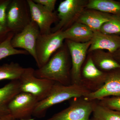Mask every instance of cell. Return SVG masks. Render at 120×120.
<instances>
[{
	"label": "cell",
	"instance_id": "6da1fadb",
	"mask_svg": "<svg viewBox=\"0 0 120 120\" xmlns=\"http://www.w3.org/2000/svg\"><path fill=\"white\" fill-rule=\"evenodd\" d=\"M71 61L65 42L43 67L34 70L35 76L65 86L71 84Z\"/></svg>",
	"mask_w": 120,
	"mask_h": 120
},
{
	"label": "cell",
	"instance_id": "7a4b0ae2",
	"mask_svg": "<svg viewBox=\"0 0 120 120\" xmlns=\"http://www.w3.org/2000/svg\"><path fill=\"white\" fill-rule=\"evenodd\" d=\"M90 92L80 84L65 86L55 82L48 96L38 102L33 116L37 118H43L48 109L53 106L71 99L85 97Z\"/></svg>",
	"mask_w": 120,
	"mask_h": 120
},
{
	"label": "cell",
	"instance_id": "3957f363",
	"mask_svg": "<svg viewBox=\"0 0 120 120\" xmlns=\"http://www.w3.org/2000/svg\"><path fill=\"white\" fill-rule=\"evenodd\" d=\"M87 0H65L60 3L57 13L58 21L52 32L64 31L77 22L86 9Z\"/></svg>",
	"mask_w": 120,
	"mask_h": 120
},
{
	"label": "cell",
	"instance_id": "277c9868",
	"mask_svg": "<svg viewBox=\"0 0 120 120\" xmlns=\"http://www.w3.org/2000/svg\"><path fill=\"white\" fill-rule=\"evenodd\" d=\"M64 41L62 31L39 35L35 49L36 62L38 68L47 63L54 54L63 45Z\"/></svg>",
	"mask_w": 120,
	"mask_h": 120
},
{
	"label": "cell",
	"instance_id": "5b68a950",
	"mask_svg": "<svg viewBox=\"0 0 120 120\" xmlns=\"http://www.w3.org/2000/svg\"><path fill=\"white\" fill-rule=\"evenodd\" d=\"M31 21L27 0H11L6 14V26L11 32L15 34L19 33Z\"/></svg>",
	"mask_w": 120,
	"mask_h": 120
},
{
	"label": "cell",
	"instance_id": "8992f818",
	"mask_svg": "<svg viewBox=\"0 0 120 120\" xmlns=\"http://www.w3.org/2000/svg\"><path fill=\"white\" fill-rule=\"evenodd\" d=\"M33 68H25L19 80L21 92L32 95L39 101L43 100L49 94L55 82L35 76Z\"/></svg>",
	"mask_w": 120,
	"mask_h": 120
},
{
	"label": "cell",
	"instance_id": "52a82bcc",
	"mask_svg": "<svg viewBox=\"0 0 120 120\" xmlns=\"http://www.w3.org/2000/svg\"><path fill=\"white\" fill-rule=\"evenodd\" d=\"M95 101H89L83 97L75 98L68 107L47 120H90Z\"/></svg>",
	"mask_w": 120,
	"mask_h": 120
},
{
	"label": "cell",
	"instance_id": "ba28073f",
	"mask_svg": "<svg viewBox=\"0 0 120 120\" xmlns=\"http://www.w3.org/2000/svg\"><path fill=\"white\" fill-rule=\"evenodd\" d=\"M40 34L38 26L31 20L21 32L14 34L11 41V44L15 49L20 48L28 52L36 62V43Z\"/></svg>",
	"mask_w": 120,
	"mask_h": 120
},
{
	"label": "cell",
	"instance_id": "9c48e42d",
	"mask_svg": "<svg viewBox=\"0 0 120 120\" xmlns=\"http://www.w3.org/2000/svg\"><path fill=\"white\" fill-rule=\"evenodd\" d=\"M65 42L68 49L71 61V84H80L81 69L87 56L91 41L79 43L66 39Z\"/></svg>",
	"mask_w": 120,
	"mask_h": 120
},
{
	"label": "cell",
	"instance_id": "30bf717a",
	"mask_svg": "<svg viewBox=\"0 0 120 120\" xmlns=\"http://www.w3.org/2000/svg\"><path fill=\"white\" fill-rule=\"evenodd\" d=\"M38 101L32 95L20 92L14 97L9 104V114L18 120L31 118Z\"/></svg>",
	"mask_w": 120,
	"mask_h": 120
},
{
	"label": "cell",
	"instance_id": "8fae6325",
	"mask_svg": "<svg viewBox=\"0 0 120 120\" xmlns=\"http://www.w3.org/2000/svg\"><path fill=\"white\" fill-rule=\"evenodd\" d=\"M106 75L95 66L88 53L81 69L80 84L90 92H95L105 83Z\"/></svg>",
	"mask_w": 120,
	"mask_h": 120
},
{
	"label": "cell",
	"instance_id": "7c38bea8",
	"mask_svg": "<svg viewBox=\"0 0 120 120\" xmlns=\"http://www.w3.org/2000/svg\"><path fill=\"white\" fill-rule=\"evenodd\" d=\"M30 8L31 20L38 26L40 34L51 33L53 24L58 22L57 13L50 11L41 5L36 4L33 0H27Z\"/></svg>",
	"mask_w": 120,
	"mask_h": 120
},
{
	"label": "cell",
	"instance_id": "4fadbf2b",
	"mask_svg": "<svg viewBox=\"0 0 120 120\" xmlns=\"http://www.w3.org/2000/svg\"><path fill=\"white\" fill-rule=\"evenodd\" d=\"M106 78L103 86L99 90L90 92L84 97L89 101H96L112 96L120 97V68L106 72Z\"/></svg>",
	"mask_w": 120,
	"mask_h": 120
},
{
	"label": "cell",
	"instance_id": "5bb4252c",
	"mask_svg": "<svg viewBox=\"0 0 120 120\" xmlns=\"http://www.w3.org/2000/svg\"><path fill=\"white\" fill-rule=\"evenodd\" d=\"M120 48V35L105 34L98 31L94 32L88 53L97 50H106L112 53Z\"/></svg>",
	"mask_w": 120,
	"mask_h": 120
},
{
	"label": "cell",
	"instance_id": "9a60e30c",
	"mask_svg": "<svg viewBox=\"0 0 120 120\" xmlns=\"http://www.w3.org/2000/svg\"><path fill=\"white\" fill-rule=\"evenodd\" d=\"M112 15L94 10L86 9L77 22L83 24L93 32L99 31L102 25L111 19Z\"/></svg>",
	"mask_w": 120,
	"mask_h": 120
},
{
	"label": "cell",
	"instance_id": "2e32d148",
	"mask_svg": "<svg viewBox=\"0 0 120 120\" xmlns=\"http://www.w3.org/2000/svg\"><path fill=\"white\" fill-rule=\"evenodd\" d=\"M63 34L65 40L84 43L91 41L94 32L86 25L77 22L63 31Z\"/></svg>",
	"mask_w": 120,
	"mask_h": 120
},
{
	"label": "cell",
	"instance_id": "e0dca14e",
	"mask_svg": "<svg viewBox=\"0 0 120 120\" xmlns=\"http://www.w3.org/2000/svg\"><path fill=\"white\" fill-rule=\"evenodd\" d=\"M88 53L95 66L102 71L106 72L120 68V65L109 52L97 50Z\"/></svg>",
	"mask_w": 120,
	"mask_h": 120
},
{
	"label": "cell",
	"instance_id": "ac0fdd59",
	"mask_svg": "<svg viewBox=\"0 0 120 120\" xmlns=\"http://www.w3.org/2000/svg\"><path fill=\"white\" fill-rule=\"evenodd\" d=\"M20 92L19 80L11 81L0 88V115L10 114L9 104L14 97Z\"/></svg>",
	"mask_w": 120,
	"mask_h": 120
},
{
	"label": "cell",
	"instance_id": "d6986e66",
	"mask_svg": "<svg viewBox=\"0 0 120 120\" xmlns=\"http://www.w3.org/2000/svg\"><path fill=\"white\" fill-rule=\"evenodd\" d=\"M86 8L120 16V2L113 0H88Z\"/></svg>",
	"mask_w": 120,
	"mask_h": 120
},
{
	"label": "cell",
	"instance_id": "ffe728a7",
	"mask_svg": "<svg viewBox=\"0 0 120 120\" xmlns=\"http://www.w3.org/2000/svg\"><path fill=\"white\" fill-rule=\"evenodd\" d=\"M25 69L17 62H11L0 65V81L19 80Z\"/></svg>",
	"mask_w": 120,
	"mask_h": 120
},
{
	"label": "cell",
	"instance_id": "44dd1931",
	"mask_svg": "<svg viewBox=\"0 0 120 120\" xmlns=\"http://www.w3.org/2000/svg\"><path fill=\"white\" fill-rule=\"evenodd\" d=\"M93 117L98 120H120V112L110 109L95 101Z\"/></svg>",
	"mask_w": 120,
	"mask_h": 120
},
{
	"label": "cell",
	"instance_id": "7402d4cb",
	"mask_svg": "<svg viewBox=\"0 0 120 120\" xmlns=\"http://www.w3.org/2000/svg\"><path fill=\"white\" fill-rule=\"evenodd\" d=\"M15 34L11 32L7 38L0 43V60L8 57L19 54L29 55L28 52L24 50L15 49L12 45L11 41Z\"/></svg>",
	"mask_w": 120,
	"mask_h": 120
},
{
	"label": "cell",
	"instance_id": "603a6c76",
	"mask_svg": "<svg viewBox=\"0 0 120 120\" xmlns=\"http://www.w3.org/2000/svg\"><path fill=\"white\" fill-rule=\"evenodd\" d=\"M99 31L105 34L120 35V16L112 15L110 19L102 25Z\"/></svg>",
	"mask_w": 120,
	"mask_h": 120
},
{
	"label": "cell",
	"instance_id": "cb8c5ba5",
	"mask_svg": "<svg viewBox=\"0 0 120 120\" xmlns=\"http://www.w3.org/2000/svg\"><path fill=\"white\" fill-rule=\"evenodd\" d=\"M97 101L101 105L120 112V97H106Z\"/></svg>",
	"mask_w": 120,
	"mask_h": 120
},
{
	"label": "cell",
	"instance_id": "d4e9b609",
	"mask_svg": "<svg viewBox=\"0 0 120 120\" xmlns=\"http://www.w3.org/2000/svg\"><path fill=\"white\" fill-rule=\"evenodd\" d=\"M11 0H0V24L6 26V14L7 8Z\"/></svg>",
	"mask_w": 120,
	"mask_h": 120
},
{
	"label": "cell",
	"instance_id": "484cf974",
	"mask_svg": "<svg viewBox=\"0 0 120 120\" xmlns=\"http://www.w3.org/2000/svg\"><path fill=\"white\" fill-rule=\"evenodd\" d=\"M36 4L41 5L50 11L54 12L56 0H33Z\"/></svg>",
	"mask_w": 120,
	"mask_h": 120
},
{
	"label": "cell",
	"instance_id": "4316f807",
	"mask_svg": "<svg viewBox=\"0 0 120 120\" xmlns=\"http://www.w3.org/2000/svg\"><path fill=\"white\" fill-rule=\"evenodd\" d=\"M11 32L10 30L6 26L0 24V43L7 38Z\"/></svg>",
	"mask_w": 120,
	"mask_h": 120
},
{
	"label": "cell",
	"instance_id": "83f0119b",
	"mask_svg": "<svg viewBox=\"0 0 120 120\" xmlns=\"http://www.w3.org/2000/svg\"><path fill=\"white\" fill-rule=\"evenodd\" d=\"M112 54L114 58L120 65V48L116 52Z\"/></svg>",
	"mask_w": 120,
	"mask_h": 120
},
{
	"label": "cell",
	"instance_id": "f1b7e54d",
	"mask_svg": "<svg viewBox=\"0 0 120 120\" xmlns=\"http://www.w3.org/2000/svg\"><path fill=\"white\" fill-rule=\"evenodd\" d=\"M0 120H18L13 117L10 114L0 115Z\"/></svg>",
	"mask_w": 120,
	"mask_h": 120
},
{
	"label": "cell",
	"instance_id": "f546056e",
	"mask_svg": "<svg viewBox=\"0 0 120 120\" xmlns=\"http://www.w3.org/2000/svg\"><path fill=\"white\" fill-rule=\"evenodd\" d=\"M90 120H98L97 119H95V118L93 117H91V118H90Z\"/></svg>",
	"mask_w": 120,
	"mask_h": 120
},
{
	"label": "cell",
	"instance_id": "4dcf8cb0",
	"mask_svg": "<svg viewBox=\"0 0 120 120\" xmlns=\"http://www.w3.org/2000/svg\"><path fill=\"white\" fill-rule=\"evenodd\" d=\"M34 120L33 118H30V119H27V120Z\"/></svg>",
	"mask_w": 120,
	"mask_h": 120
}]
</instances>
